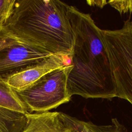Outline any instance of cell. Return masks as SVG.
Masks as SVG:
<instances>
[{"mask_svg":"<svg viewBox=\"0 0 132 132\" xmlns=\"http://www.w3.org/2000/svg\"><path fill=\"white\" fill-rule=\"evenodd\" d=\"M69 15L74 35L69 57L72 69L67 80L70 96L111 100L117 97L110 59L101 29L90 14L70 6Z\"/></svg>","mask_w":132,"mask_h":132,"instance_id":"1","label":"cell"},{"mask_svg":"<svg viewBox=\"0 0 132 132\" xmlns=\"http://www.w3.org/2000/svg\"><path fill=\"white\" fill-rule=\"evenodd\" d=\"M69 7L58 0H15L3 28L22 44L69 58L74 44Z\"/></svg>","mask_w":132,"mask_h":132,"instance_id":"2","label":"cell"},{"mask_svg":"<svg viewBox=\"0 0 132 132\" xmlns=\"http://www.w3.org/2000/svg\"><path fill=\"white\" fill-rule=\"evenodd\" d=\"M111 66L117 97L132 105V20L119 29H101Z\"/></svg>","mask_w":132,"mask_h":132,"instance_id":"3","label":"cell"},{"mask_svg":"<svg viewBox=\"0 0 132 132\" xmlns=\"http://www.w3.org/2000/svg\"><path fill=\"white\" fill-rule=\"evenodd\" d=\"M72 66L67 64L46 74L27 88L15 91L27 111L41 113L56 108L71 98L67 89Z\"/></svg>","mask_w":132,"mask_h":132,"instance_id":"4","label":"cell"},{"mask_svg":"<svg viewBox=\"0 0 132 132\" xmlns=\"http://www.w3.org/2000/svg\"><path fill=\"white\" fill-rule=\"evenodd\" d=\"M51 55L19 42L6 47L0 50V79L6 80Z\"/></svg>","mask_w":132,"mask_h":132,"instance_id":"5","label":"cell"},{"mask_svg":"<svg viewBox=\"0 0 132 132\" xmlns=\"http://www.w3.org/2000/svg\"><path fill=\"white\" fill-rule=\"evenodd\" d=\"M68 58L52 55L40 62L13 74L6 81L15 91L23 90L43 76L55 69L68 64Z\"/></svg>","mask_w":132,"mask_h":132,"instance_id":"6","label":"cell"},{"mask_svg":"<svg viewBox=\"0 0 132 132\" xmlns=\"http://www.w3.org/2000/svg\"><path fill=\"white\" fill-rule=\"evenodd\" d=\"M25 117L26 123L21 132H72L65 113L61 112H27Z\"/></svg>","mask_w":132,"mask_h":132,"instance_id":"7","label":"cell"},{"mask_svg":"<svg viewBox=\"0 0 132 132\" xmlns=\"http://www.w3.org/2000/svg\"><path fill=\"white\" fill-rule=\"evenodd\" d=\"M72 132H128L127 129L117 118L111 119V124L106 125H96L90 121H84L65 113Z\"/></svg>","mask_w":132,"mask_h":132,"instance_id":"8","label":"cell"},{"mask_svg":"<svg viewBox=\"0 0 132 132\" xmlns=\"http://www.w3.org/2000/svg\"><path fill=\"white\" fill-rule=\"evenodd\" d=\"M26 120L25 114L0 107V132H21Z\"/></svg>","mask_w":132,"mask_h":132,"instance_id":"9","label":"cell"},{"mask_svg":"<svg viewBox=\"0 0 132 132\" xmlns=\"http://www.w3.org/2000/svg\"><path fill=\"white\" fill-rule=\"evenodd\" d=\"M0 107L23 114L28 112L16 92L6 80L0 79Z\"/></svg>","mask_w":132,"mask_h":132,"instance_id":"10","label":"cell"},{"mask_svg":"<svg viewBox=\"0 0 132 132\" xmlns=\"http://www.w3.org/2000/svg\"><path fill=\"white\" fill-rule=\"evenodd\" d=\"M15 0H0V28L3 27L13 9Z\"/></svg>","mask_w":132,"mask_h":132,"instance_id":"11","label":"cell"},{"mask_svg":"<svg viewBox=\"0 0 132 132\" xmlns=\"http://www.w3.org/2000/svg\"><path fill=\"white\" fill-rule=\"evenodd\" d=\"M107 4L117 10L120 14L132 12V0L109 1Z\"/></svg>","mask_w":132,"mask_h":132,"instance_id":"12","label":"cell"},{"mask_svg":"<svg viewBox=\"0 0 132 132\" xmlns=\"http://www.w3.org/2000/svg\"><path fill=\"white\" fill-rule=\"evenodd\" d=\"M17 42L9 36L3 28H0V50L8 46L15 44Z\"/></svg>","mask_w":132,"mask_h":132,"instance_id":"13","label":"cell"},{"mask_svg":"<svg viewBox=\"0 0 132 132\" xmlns=\"http://www.w3.org/2000/svg\"><path fill=\"white\" fill-rule=\"evenodd\" d=\"M87 3L90 6L96 5L100 8H103L105 5L107 4L106 1H87Z\"/></svg>","mask_w":132,"mask_h":132,"instance_id":"14","label":"cell"}]
</instances>
